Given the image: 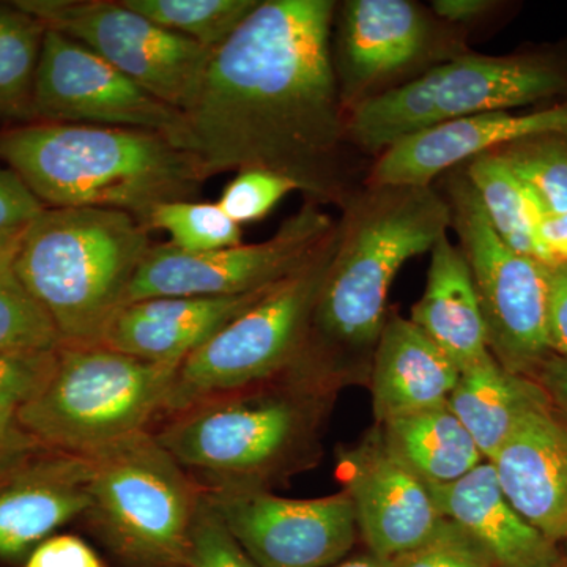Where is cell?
<instances>
[{"instance_id":"12","label":"cell","mask_w":567,"mask_h":567,"mask_svg":"<svg viewBox=\"0 0 567 567\" xmlns=\"http://www.w3.org/2000/svg\"><path fill=\"white\" fill-rule=\"evenodd\" d=\"M334 227V219L319 204L306 200L274 237L260 244L200 254L183 252L169 241L152 245L125 305L156 297H233L274 287L305 267Z\"/></svg>"},{"instance_id":"16","label":"cell","mask_w":567,"mask_h":567,"mask_svg":"<svg viewBox=\"0 0 567 567\" xmlns=\"http://www.w3.org/2000/svg\"><path fill=\"white\" fill-rule=\"evenodd\" d=\"M358 532L375 557L393 559L427 539L443 517L431 487L386 445L375 429L341 462Z\"/></svg>"},{"instance_id":"11","label":"cell","mask_w":567,"mask_h":567,"mask_svg":"<svg viewBox=\"0 0 567 567\" xmlns=\"http://www.w3.org/2000/svg\"><path fill=\"white\" fill-rule=\"evenodd\" d=\"M48 29L84 44L156 99L185 112L213 50L167 31L122 0H17Z\"/></svg>"},{"instance_id":"3","label":"cell","mask_w":567,"mask_h":567,"mask_svg":"<svg viewBox=\"0 0 567 567\" xmlns=\"http://www.w3.org/2000/svg\"><path fill=\"white\" fill-rule=\"evenodd\" d=\"M0 162L47 208H107L145 226L156 207L196 199L208 181L188 148L163 134L114 126H9L0 130Z\"/></svg>"},{"instance_id":"26","label":"cell","mask_w":567,"mask_h":567,"mask_svg":"<svg viewBox=\"0 0 567 567\" xmlns=\"http://www.w3.org/2000/svg\"><path fill=\"white\" fill-rule=\"evenodd\" d=\"M464 173L499 238L514 251L550 267L537 234L539 218L546 207L505 159L495 152L484 153L465 163Z\"/></svg>"},{"instance_id":"30","label":"cell","mask_w":567,"mask_h":567,"mask_svg":"<svg viewBox=\"0 0 567 567\" xmlns=\"http://www.w3.org/2000/svg\"><path fill=\"white\" fill-rule=\"evenodd\" d=\"M551 213H567V134L528 137L495 151Z\"/></svg>"},{"instance_id":"43","label":"cell","mask_w":567,"mask_h":567,"mask_svg":"<svg viewBox=\"0 0 567 567\" xmlns=\"http://www.w3.org/2000/svg\"><path fill=\"white\" fill-rule=\"evenodd\" d=\"M22 234L0 237V274L13 267L14 257L20 249Z\"/></svg>"},{"instance_id":"20","label":"cell","mask_w":567,"mask_h":567,"mask_svg":"<svg viewBox=\"0 0 567 567\" xmlns=\"http://www.w3.org/2000/svg\"><path fill=\"white\" fill-rule=\"evenodd\" d=\"M274 287L233 297L134 301L115 312L100 344L153 363L181 364Z\"/></svg>"},{"instance_id":"15","label":"cell","mask_w":567,"mask_h":567,"mask_svg":"<svg viewBox=\"0 0 567 567\" xmlns=\"http://www.w3.org/2000/svg\"><path fill=\"white\" fill-rule=\"evenodd\" d=\"M434 28L409 0H346L336 9L331 59L346 114L379 85L416 65L431 50Z\"/></svg>"},{"instance_id":"42","label":"cell","mask_w":567,"mask_h":567,"mask_svg":"<svg viewBox=\"0 0 567 567\" xmlns=\"http://www.w3.org/2000/svg\"><path fill=\"white\" fill-rule=\"evenodd\" d=\"M535 379L544 386L551 401L567 413V360L551 354L540 365Z\"/></svg>"},{"instance_id":"35","label":"cell","mask_w":567,"mask_h":567,"mask_svg":"<svg viewBox=\"0 0 567 567\" xmlns=\"http://www.w3.org/2000/svg\"><path fill=\"white\" fill-rule=\"evenodd\" d=\"M186 567H260L224 525L204 491L193 520Z\"/></svg>"},{"instance_id":"34","label":"cell","mask_w":567,"mask_h":567,"mask_svg":"<svg viewBox=\"0 0 567 567\" xmlns=\"http://www.w3.org/2000/svg\"><path fill=\"white\" fill-rule=\"evenodd\" d=\"M393 567H495L464 528L443 517L421 546L391 559Z\"/></svg>"},{"instance_id":"18","label":"cell","mask_w":567,"mask_h":567,"mask_svg":"<svg viewBox=\"0 0 567 567\" xmlns=\"http://www.w3.org/2000/svg\"><path fill=\"white\" fill-rule=\"evenodd\" d=\"M503 494L551 543L567 537V413L529 412L491 461Z\"/></svg>"},{"instance_id":"4","label":"cell","mask_w":567,"mask_h":567,"mask_svg":"<svg viewBox=\"0 0 567 567\" xmlns=\"http://www.w3.org/2000/svg\"><path fill=\"white\" fill-rule=\"evenodd\" d=\"M152 245L151 229L130 213L44 208L22 234L13 271L62 344L95 346Z\"/></svg>"},{"instance_id":"19","label":"cell","mask_w":567,"mask_h":567,"mask_svg":"<svg viewBox=\"0 0 567 567\" xmlns=\"http://www.w3.org/2000/svg\"><path fill=\"white\" fill-rule=\"evenodd\" d=\"M91 458L43 450L0 480V559H18L89 507Z\"/></svg>"},{"instance_id":"33","label":"cell","mask_w":567,"mask_h":567,"mask_svg":"<svg viewBox=\"0 0 567 567\" xmlns=\"http://www.w3.org/2000/svg\"><path fill=\"white\" fill-rule=\"evenodd\" d=\"M58 349L0 353V415H18L50 382Z\"/></svg>"},{"instance_id":"45","label":"cell","mask_w":567,"mask_h":567,"mask_svg":"<svg viewBox=\"0 0 567 567\" xmlns=\"http://www.w3.org/2000/svg\"><path fill=\"white\" fill-rule=\"evenodd\" d=\"M563 543H565V559H566V565H567V537L565 540H563Z\"/></svg>"},{"instance_id":"17","label":"cell","mask_w":567,"mask_h":567,"mask_svg":"<svg viewBox=\"0 0 567 567\" xmlns=\"http://www.w3.org/2000/svg\"><path fill=\"white\" fill-rule=\"evenodd\" d=\"M554 133L567 134V104L525 115L499 111L458 118L404 137L380 153L368 185L432 186L440 175L484 153Z\"/></svg>"},{"instance_id":"41","label":"cell","mask_w":567,"mask_h":567,"mask_svg":"<svg viewBox=\"0 0 567 567\" xmlns=\"http://www.w3.org/2000/svg\"><path fill=\"white\" fill-rule=\"evenodd\" d=\"M494 6L491 0H434L432 10L440 20L451 24H466L480 20Z\"/></svg>"},{"instance_id":"29","label":"cell","mask_w":567,"mask_h":567,"mask_svg":"<svg viewBox=\"0 0 567 567\" xmlns=\"http://www.w3.org/2000/svg\"><path fill=\"white\" fill-rule=\"evenodd\" d=\"M151 230L169 234V244L183 252L200 254L241 245V226L218 203L178 200L159 205L147 219Z\"/></svg>"},{"instance_id":"10","label":"cell","mask_w":567,"mask_h":567,"mask_svg":"<svg viewBox=\"0 0 567 567\" xmlns=\"http://www.w3.org/2000/svg\"><path fill=\"white\" fill-rule=\"evenodd\" d=\"M451 227L468 265L488 352L507 371L533 377L551 357L547 341L548 267L514 251L488 223L464 169L450 174Z\"/></svg>"},{"instance_id":"44","label":"cell","mask_w":567,"mask_h":567,"mask_svg":"<svg viewBox=\"0 0 567 567\" xmlns=\"http://www.w3.org/2000/svg\"><path fill=\"white\" fill-rule=\"evenodd\" d=\"M331 567H393L391 559H383L375 557L374 554L369 551L368 555H360V557L342 559L341 563Z\"/></svg>"},{"instance_id":"23","label":"cell","mask_w":567,"mask_h":567,"mask_svg":"<svg viewBox=\"0 0 567 567\" xmlns=\"http://www.w3.org/2000/svg\"><path fill=\"white\" fill-rule=\"evenodd\" d=\"M410 320L461 372L492 354L468 265L447 235L432 248L424 293Z\"/></svg>"},{"instance_id":"21","label":"cell","mask_w":567,"mask_h":567,"mask_svg":"<svg viewBox=\"0 0 567 567\" xmlns=\"http://www.w3.org/2000/svg\"><path fill=\"white\" fill-rule=\"evenodd\" d=\"M440 516L464 528L495 567H558L555 543L517 513L491 462L446 486H429Z\"/></svg>"},{"instance_id":"39","label":"cell","mask_w":567,"mask_h":567,"mask_svg":"<svg viewBox=\"0 0 567 567\" xmlns=\"http://www.w3.org/2000/svg\"><path fill=\"white\" fill-rule=\"evenodd\" d=\"M47 450L20 424L17 415H0V480Z\"/></svg>"},{"instance_id":"28","label":"cell","mask_w":567,"mask_h":567,"mask_svg":"<svg viewBox=\"0 0 567 567\" xmlns=\"http://www.w3.org/2000/svg\"><path fill=\"white\" fill-rule=\"evenodd\" d=\"M167 31L216 50L252 13L259 0H122Z\"/></svg>"},{"instance_id":"14","label":"cell","mask_w":567,"mask_h":567,"mask_svg":"<svg viewBox=\"0 0 567 567\" xmlns=\"http://www.w3.org/2000/svg\"><path fill=\"white\" fill-rule=\"evenodd\" d=\"M210 505L260 567H331L357 543L347 492L322 498H282L264 487H203Z\"/></svg>"},{"instance_id":"36","label":"cell","mask_w":567,"mask_h":567,"mask_svg":"<svg viewBox=\"0 0 567 567\" xmlns=\"http://www.w3.org/2000/svg\"><path fill=\"white\" fill-rule=\"evenodd\" d=\"M44 208L20 175L0 167V237L24 234Z\"/></svg>"},{"instance_id":"2","label":"cell","mask_w":567,"mask_h":567,"mask_svg":"<svg viewBox=\"0 0 567 567\" xmlns=\"http://www.w3.org/2000/svg\"><path fill=\"white\" fill-rule=\"evenodd\" d=\"M303 349L292 371L322 380L344 358L374 354L395 275L451 229L446 197L432 186L365 185L350 194Z\"/></svg>"},{"instance_id":"1","label":"cell","mask_w":567,"mask_h":567,"mask_svg":"<svg viewBox=\"0 0 567 567\" xmlns=\"http://www.w3.org/2000/svg\"><path fill=\"white\" fill-rule=\"evenodd\" d=\"M334 0H259L213 50L185 114L205 177L262 169L319 205H344L347 114L331 32Z\"/></svg>"},{"instance_id":"24","label":"cell","mask_w":567,"mask_h":567,"mask_svg":"<svg viewBox=\"0 0 567 567\" xmlns=\"http://www.w3.org/2000/svg\"><path fill=\"white\" fill-rule=\"evenodd\" d=\"M550 401L536 379L507 371L492 354L462 371L447 398L487 462L529 412Z\"/></svg>"},{"instance_id":"13","label":"cell","mask_w":567,"mask_h":567,"mask_svg":"<svg viewBox=\"0 0 567 567\" xmlns=\"http://www.w3.org/2000/svg\"><path fill=\"white\" fill-rule=\"evenodd\" d=\"M33 122L163 134L189 151L185 114L156 99L84 44L48 29L37 71Z\"/></svg>"},{"instance_id":"9","label":"cell","mask_w":567,"mask_h":567,"mask_svg":"<svg viewBox=\"0 0 567 567\" xmlns=\"http://www.w3.org/2000/svg\"><path fill=\"white\" fill-rule=\"evenodd\" d=\"M336 238L334 227L305 267L182 361L162 417L218 395L260 385L292 369L303 349Z\"/></svg>"},{"instance_id":"6","label":"cell","mask_w":567,"mask_h":567,"mask_svg":"<svg viewBox=\"0 0 567 567\" xmlns=\"http://www.w3.org/2000/svg\"><path fill=\"white\" fill-rule=\"evenodd\" d=\"M178 365L62 344L50 382L18 421L48 450L89 456L162 420Z\"/></svg>"},{"instance_id":"8","label":"cell","mask_w":567,"mask_h":567,"mask_svg":"<svg viewBox=\"0 0 567 567\" xmlns=\"http://www.w3.org/2000/svg\"><path fill=\"white\" fill-rule=\"evenodd\" d=\"M566 89L565 70L550 59L458 55L347 112V141L380 155L424 130L540 102Z\"/></svg>"},{"instance_id":"31","label":"cell","mask_w":567,"mask_h":567,"mask_svg":"<svg viewBox=\"0 0 567 567\" xmlns=\"http://www.w3.org/2000/svg\"><path fill=\"white\" fill-rule=\"evenodd\" d=\"M61 346V334L51 317L22 286L13 267L0 274V353Z\"/></svg>"},{"instance_id":"38","label":"cell","mask_w":567,"mask_h":567,"mask_svg":"<svg viewBox=\"0 0 567 567\" xmlns=\"http://www.w3.org/2000/svg\"><path fill=\"white\" fill-rule=\"evenodd\" d=\"M547 341L551 354L567 360V264L548 267Z\"/></svg>"},{"instance_id":"7","label":"cell","mask_w":567,"mask_h":567,"mask_svg":"<svg viewBox=\"0 0 567 567\" xmlns=\"http://www.w3.org/2000/svg\"><path fill=\"white\" fill-rule=\"evenodd\" d=\"M91 458L84 520L123 567H186L203 487L151 431Z\"/></svg>"},{"instance_id":"27","label":"cell","mask_w":567,"mask_h":567,"mask_svg":"<svg viewBox=\"0 0 567 567\" xmlns=\"http://www.w3.org/2000/svg\"><path fill=\"white\" fill-rule=\"evenodd\" d=\"M48 28L28 11L0 3V121L32 123L33 91Z\"/></svg>"},{"instance_id":"25","label":"cell","mask_w":567,"mask_h":567,"mask_svg":"<svg viewBox=\"0 0 567 567\" xmlns=\"http://www.w3.org/2000/svg\"><path fill=\"white\" fill-rule=\"evenodd\" d=\"M379 427L395 456L427 486L456 483L487 462L447 402Z\"/></svg>"},{"instance_id":"40","label":"cell","mask_w":567,"mask_h":567,"mask_svg":"<svg viewBox=\"0 0 567 567\" xmlns=\"http://www.w3.org/2000/svg\"><path fill=\"white\" fill-rule=\"evenodd\" d=\"M537 234L550 267L567 264V213H551L544 208Z\"/></svg>"},{"instance_id":"37","label":"cell","mask_w":567,"mask_h":567,"mask_svg":"<svg viewBox=\"0 0 567 567\" xmlns=\"http://www.w3.org/2000/svg\"><path fill=\"white\" fill-rule=\"evenodd\" d=\"M24 567H104L99 555L76 536L50 537L39 544Z\"/></svg>"},{"instance_id":"32","label":"cell","mask_w":567,"mask_h":567,"mask_svg":"<svg viewBox=\"0 0 567 567\" xmlns=\"http://www.w3.org/2000/svg\"><path fill=\"white\" fill-rule=\"evenodd\" d=\"M298 192L297 183L270 171L249 169L237 174L224 188L218 205L238 226L259 221L289 193Z\"/></svg>"},{"instance_id":"22","label":"cell","mask_w":567,"mask_h":567,"mask_svg":"<svg viewBox=\"0 0 567 567\" xmlns=\"http://www.w3.org/2000/svg\"><path fill=\"white\" fill-rule=\"evenodd\" d=\"M372 363L377 424L445 404L461 371L412 320L388 317Z\"/></svg>"},{"instance_id":"5","label":"cell","mask_w":567,"mask_h":567,"mask_svg":"<svg viewBox=\"0 0 567 567\" xmlns=\"http://www.w3.org/2000/svg\"><path fill=\"white\" fill-rule=\"evenodd\" d=\"M319 380L295 371L164 416L152 432L200 487H262L308 461Z\"/></svg>"}]
</instances>
